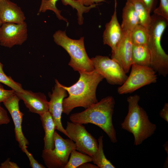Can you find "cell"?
Returning <instances> with one entry per match:
<instances>
[{"label": "cell", "instance_id": "6da1fadb", "mask_svg": "<svg viewBox=\"0 0 168 168\" xmlns=\"http://www.w3.org/2000/svg\"><path fill=\"white\" fill-rule=\"evenodd\" d=\"M79 73L80 77L76 83L69 86L62 84L68 94L63 102V113L67 115L75 108L86 109L98 102L96 89L104 77L95 69L91 72Z\"/></svg>", "mask_w": 168, "mask_h": 168}, {"label": "cell", "instance_id": "7a4b0ae2", "mask_svg": "<svg viewBox=\"0 0 168 168\" xmlns=\"http://www.w3.org/2000/svg\"><path fill=\"white\" fill-rule=\"evenodd\" d=\"M115 105L114 97L107 96L83 111L71 114L69 119L81 124L90 123L97 125L105 133L112 142L115 143L117 140L112 121Z\"/></svg>", "mask_w": 168, "mask_h": 168}, {"label": "cell", "instance_id": "3957f363", "mask_svg": "<svg viewBox=\"0 0 168 168\" xmlns=\"http://www.w3.org/2000/svg\"><path fill=\"white\" fill-rule=\"evenodd\" d=\"M140 97L136 94L127 98L128 111L121 125L122 128L132 133L134 137V144L138 146L151 136L157 126L149 120L146 111L139 106Z\"/></svg>", "mask_w": 168, "mask_h": 168}, {"label": "cell", "instance_id": "277c9868", "mask_svg": "<svg viewBox=\"0 0 168 168\" xmlns=\"http://www.w3.org/2000/svg\"><path fill=\"white\" fill-rule=\"evenodd\" d=\"M151 17L147 44L151 56V67L159 75L166 77L168 74V55L162 47L161 40L168 21L154 14Z\"/></svg>", "mask_w": 168, "mask_h": 168}, {"label": "cell", "instance_id": "5b68a950", "mask_svg": "<svg viewBox=\"0 0 168 168\" xmlns=\"http://www.w3.org/2000/svg\"><path fill=\"white\" fill-rule=\"evenodd\" d=\"M53 37L56 44L63 47L70 55L68 65L74 71L79 72L94 70L85 50L84 37L78 40L72 39L67 36L65 31L59 30L55 32Z\"/></svg>", "mask_w": 168, "mask_h": 168}, {"label": "cell", "instance_id": "8992f818", "mask_svg": "<svg viewBox=\"0 0 168 168\" xmlns=\"http://www.w3.org/2000/svg\"><path fill=\"white\" fill-rule=\"evenodd\" d=\"M54 138V147L52 150H43L42 157L48 168H64L72 151L76 150V146L70 139H65L56 131Z\"/></svg>", "mask_w": 168, "mask_h": 168}, {"label": "cell", "instance_id": "52a82bcc", "mask_svg": "<svg viewBox=\"0 0 168 168\" xmlns=\"http://www.w3.org/2000/svg\"><path fill=\"white\" fill-rule=\"evenodd\" d=\"M131 68L129 76L117 89L119 94L131 93L144 86L156 82V72L151 67L133 63Z\"/></svg>", "mask_w": 168, "mask_h": 168}, {"label": "cell", "instance_id": "ba28073f", "mask_svg": "<svg viewBox=\"0 0 168 168\" xmlns=\"http://www.w3.org/2000/svg\"><path fill=\"white\" fill-rule=\"evenodd\" d=\"M94 69L109 84L122 85L128 76L121 66L108 57L97 55L91 58Z\"/></svg>", "mask_w": 168, "mask_h": 168}, {"label": "cell", "instance_id": "9c48e42d", "mask_svg": "<svg viewBox=\"0 0 168 168\" xmlns=\"http://www.w3.org/2000/svg\"><path fill=\"white\" fill-rule=\"evenodd\" d=\"M65 131L76 146V150L93 157L97 151L98 142L83 124L67 121Z\"/></svg>", "mask_w": 168, "mask_h": 168}, {"label": "cell", "instance_id": "30bf717a", "mask_svg": "<svg viewBox=\"0 0 168 168\" xmlns=\"http://www.w3.org/2000/svg\"><path fill=\"white\" fill-rule=\"evenodd\" d=\"M27 28L24 21L19 24L4 23L0 28V44L11 48L21 45L27 39Z\"/></svg>", "mask_w": 168, "mask_h": 168}, {"label": "cell", "instance_id": "8fae6325", "mask_svg": "<svg viewBox=\"0 0 168 168\" xmlns=\"http://www.w3.org/2000/svg\"><path fill=\"white\" fill-rule=\"evenodd\" d=\"M55 84L52 93V94L49 93L48 94L50 98V101L49 102V111L55 123L56 129L68 137V135L63 126L61 122L63 100L64 98L68 96V92L57 80L55 79Z\"/></svg>", "mask_w": 168, "mask_h": 168}, {"label": "cell", "instance_id": "7c38bea8", "mask_svg": "<svg viewBox=\"0 0 168 168\" xmlns=\"http://www.w3.org/2000/svg\"><path fill=\"white\" fill-rule=\"evenodd\" d=\"M131 32L123 31L122 36L114 50L111 52V58L117 62L125 72H129L132 64V52L133 44Z\"/></svg>", "mask_w": 168, "mask_h": 168}, {"label": "cell", "instance_id": "4fadbf2b", "mask_svg": "<svg viewBox=\"0 0 168 168\" xmlns=\"http://www.w3.org/2000/svg\"><path fill=\"white\" fill-rule=\"evenodd\" d=\"M20 100L15 93L3 103L12 119L15 126L16 139L21 149L27 147L29 143L22 131V123L24 114L20 110L19 101Z\"/></svg>", "mask_w": 168, "mask_h": 168}, {"label": "cell", "instance_id": "5bb4252c", "mask_svg": "<svg viewBox=\"0 0 168 168\" xmlns=\"http://www.w3.org/2000/svg\"><path fill=\"white\" fill-rule=\"evenodd\" d=\"M15 93L23 101L29 111L40 115L49 111V101L44 93L27 90H25L23 92H15Z\"/></svg>", "mask_w": 168, "mask_h": 168}, {"label": "cell", "instance_id": "9a60e30c", "mask_svg": "<svg viewBox=\"0 0 168 168\" xmlns=\"http://www.w3.org/2000/svg\"><path fill=\"white\" fill-rule=\"evenodd\" d=\"M117 0H114V12L110 21L105 25L103 35L104 44L110 47L111 52L114 50L123 34V30L117 18Z\"/></svg>", "mask_w": 168, "mask_h": 168}, {"label": "cell", "instance_id": "2e32d148", "mask_svg": "<svg viewBox=\"0 0 168 168\" xmlns=\"http://www.w3.org/2000/svg\"><path fill=\"white\" fill-rule=\"evenodd\" d=\"M0 18L3 24H19L24 22L26 17L21 8L16 4L9 0H1Z\"/></svg>", "mask_w": 168, "mask_h": 168}, {"label": "cell", "instance_id": "e0dca14e", "mask_svg": "<svg viewBox=\"0 0 168 168\" xmlns=\"http://www.w3.org/2000/svg\"><path fill=\"white\" fill-rule=\"evenodd\" d=\"M122 19L121 26L123 31L131 32L139 24L138 17L131 0H127L123 8Z\"/></svg>", "mask_w": 168, "mask_h": 168}, {"label": "cell", "instance_id": "ac0fdd59", "mask_svg": "<svg viewBox=\"0 0 168 168\" xmlns=\"http://www.w3.org/2000/svg\"><path fill=\"white\" fill-rule=\"evenodd\" d=\"M40 116L45 132L44 149H53L54 147V134L56 129L55 123L49 111Z\"/></svg>", "mask_w": 168, "mask_h": 168}, {"label": "cell", "instance_id": "d6986e66", "mask_svg": "<svg viewBox=\"0 0 168 168\" xmlns=\"http://www.w3.org/2000/svg\"><path fill=\"white\" fill-rule=\"evenodd\" d=\"M132 62V64L151 67V56L147 45L133 44Z\"/></svg>", "mask_w": 168, "mask_h": 168}, {"label": "cell", "instance_id": "ffe728a7", "mask_svg": "<svg viewBox=\"0 0 168 168\" xmlns=\"http://www.w3.org/2000/svg\"><path fill=\"white\" fill-rule=\"evenodd\" d=\"M138 17L139 24L149 30L152 17L150 12L141 0H131Z\"/></svg>", "mask_w": 168, "mask_h": 168}, {"label": "cell", "instance_id": "44dd1931", "mask_svg": "<svg viewBox=\"0 0 168 168\" xmlns=\"http://www.w3.org/2000/svg\"><path fill=\"white\" fill-rule=\"evenodd\" d=\"M103 136H100L98 140V148L92 161L99 168H115V167L106 157L103 151Z\"/></svg>", "mask_w": 168, "mask_h": 168}, {"label": "cell", "instance_id": "7402d4cb", "mask_svg": "<svg viewBox=\"0 0 168 168\" xmlns=\"http://www.w3.org/2000/svg\"><path fill=\"white\" fill-rule=\"evenodd\" d=\"M50 0L52 4H55L58 0ZM61 1L63 5H69L73 9H75L77 10L78 23L80 25L83 23V13L88 12L91 9L96 7L98 5V4H95L89 6H86L81 4L77 0H61Z\"/></svg>", "mask_w": 168, "mask_h": 168}, {"label": "cell", "instance_id": "603a6c76", "mask_svg": "<svg viewBox=\"0 0 168 168\" xmlns=\"http://www.w3.org/2000/svg\"><path fill=\"white\" fill-rule=\"evenodd\" d=\"M133 44L147 45L150 37L149 30L138 24L131 32Z\"/></svg>", "mask_w": 168, "mask_h": 168}, {"label": "cell", "instance_id": "cb8c5ba5", "mask_svg": "<svg viewBox=\"0 0 168 168\" xmlns=\"http://www.w3.org/2000/svg\"><path fill=\"white\" fill-rule=\"evenodd\" d=\"M68 161L64 168H78L82 164L92 161V157L88 155L73 150Z\"/></svg>", "mask_w": 168, "mask_h": 168}, {"label": "cell", "instance_id": "d4e9b609", "mask_svg": "<svg viewBox=\"0 0 168 168\" xmlns=\"http://www.w3.org/2000/svg\"><path fill=\"white\" fill-rule=\"evenodd\" d=\"M0 82L10 87L16 92L21 93L24 91L21 85L14 81L10 76L6 75L4 72H0Z\"/></svg>", "mask_w": 168, "mask_h": 168}, {"label": "cell", "instance_id": "484cf974", "mask_svg": "<svg viewBox=\"0 0 168 168\" xmlns=\"http://www.w3.org/2000/svg\"><path fill=\"white\" fill-rule=\"evenodd\" d=\"M154 14L159 16L168 21V0H160L159 6L153 11Z\"/></svg>", "mask_w": 168, "mask_h": 168}, {"label": "cell", "instance_id": "4316f807", "mask_svg": "<svg viewBox=\"0 0 168 168\" xmlns=\"http://www.w3.org/2000/svg\"><path fill=\"white\" fill-rule=\"evenodd\" d=\"M22 151L25 153L30 161V166L32 168H44L45 167L42 164L39 163L33 157L27 149V147L21 148Z\"/></svg>", "mask_w": 168, "mask_h": 168}, {"label": "cell", "instance_id": "83f0119b", "mask_svg": "<svg viewBox=\"0 0 168 168\" xmlns=\"http://www.w3.org/2000/svg\"><path fill=\"white\" fill-rule=\"evenodd\" d=\"M15 94V91L12 89L11 90L5 89L2 85L0 82V105L1 102H3Z\"/></svg>", "mask_w": 168, "mask_h": 168}, {"label": "cell", "instance_id": "f1b7e54d", "mask_svg": "<svg viewBox=\"0 0 168 168\" xmlns=\"http://www.w3.org/2000/svg\"><path fill=\"white\" fill-rule=\"evenodd\" d=\"M10 122L6 110L0 105V125L8 124Z\"/></svg>", "mask_w": 168, "mask_h": 168}, {"label": "cell", "instance_id": "f546056e", "mask_svg": "<svg viewBox=\"0 0 168 168\" xmlns=\"http://www.w3.org/2000/svg\"><path fill=\"white\" fill-rule=\"evenodd\" d=\"M149 10L150 12L156 8L157 0H141Z\"/></svg>", "mask_w": 168, "mask_h": 168}, {"label": "cell", "instance_id": "4dcf8cb0", "mask_svg": "<svg viewBox=\"0 0 168 168\" xmlns=\"http://www.w3.org/2000/svg\"><path fill=\"white\" fill-rule=\"evenodd\" d=\"M160 117L168 122V103H165L162 109L159 112Z\"/></svg>", "mask_w": 168, "mask_h": 168}, {"label": "cell", "instance_id": "1f68e13d", "mask_svg": "<svg viewBox=\"0 0 168 168\" xmlns=\"http://www.w3.org/2000/svg\"><path fill=\"white\" fill-rule=\"evenodd\" d=\"M0 168H18L19 167L16 163L10 161L9 158H8L5 161L1 164Z\"/></svg>", "mask_w": 168, "mask_h": 168}, {"label": "cell", "instance_id": "d6a6232c", "mask_svg": "<svg viewBox=\"0 0 168 168\" xmlns=\"http://www.w3.org/2000/svg\"><path fill=\"white\" fill-rule=\"evenodd\" d=\"M81 4L86 6H89L95 4H98L104 0H77Z\"/></svg>", "mask_w": 168, "mask_h": 168}, {"label": "cell", "instance_id": "836d02e7", "mask_svg": "<svg viewBox=\"0 0 168 168\" xmlns=\"http://www.w3.org/2000/svg\"><path fill=\"white\" fill-rule=\"evenodd\" d=\"M78 168H99V167L95 164L89 163L88 162L84 163L79 166Z\"/></svg>", "mask_w": 168, "mask_h": 168}, {"label": "cell", "instance_id": "e575fe53", "mask_svg": "<svg viewBox=\"0 0 168 168\" xmlns=\"http://www.w3.org/2000/svg\"><path fill=\"white\" fill-rule=\"evenodd\" d=\"M3 65L0 62V72H4L3 70Z\"/></svg>", "mask_w": 168, "mask_h": 168}, {"label": "cell", "instance_id": "d590c367", "mask_svg": "<svg viewBox=\"0 0 168 168\" xmlns=\"http://www.w3.org/2000/svg\"><path fill=\"white\" fill-rule=\"evenodd\" d=\"M48 0H41V3L40 7L42 6L44 3Z\"/></svg>", "mask_w": 168, "mask_h": 168}, {"label": "cell", "instance_id": "8d00e7d4", "mask_svg": "<svg viewBox=\"0 0 168 168\" xmlns=\"http://www.w3.org/2000/svg\"><path fill=\"white\" fill-rule=\"evenodd\" d=\"M2 24L3 23L0 18V28L1 27Z\"/></svg>", "mask_w": 168, "mask_h": 168}, {"label": "cell", "instance_id": "74e56055", "mask_svg": "<svg viewBox=\"0 0 168 168\" xmlns=\"http://www.w3.org/2000/svg\"><path fill=\"white\" fill-rule=\"evenodd\" d=\"M1 1V0H0V2Z\"/></svg>", "mask_w": 168, "mask_h": 168}]
</instances>
